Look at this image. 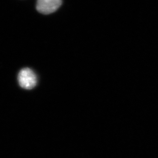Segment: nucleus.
<instances>
[{
    "mask_svg": "<svg viewBox=\"0 0 158 158\" xmlns=\"http://www.w3.org/2000/svg\"><path fill=\"white\" fill-rule=\"evenodd\" d=\"M18 81L21 87L26 90H31L35 88L37 84V77L32 69L24 68L19 73Z\"/></svg>",
    "mask_w": 158,
    "mask_h": 158,
    "instance_id": "f257e3e1",
    "label": "nucleus"
},
{
    "mask_svg": "<svg viewBox=\"0 0 158 158\" xmlns=\"http://www.w3.org/2000/svg\"><path fill=\"white\" fill-rule=\"evenodd\" d=\"M61 4L62 0H37L36 7L39 12L48 15L56 11Z\"/></svg>",
    "mask_w": 158,
    "mask_h": 158,
    "instance_id": "f03ea898",
    "label": "nucleus"
}]
</instances>
